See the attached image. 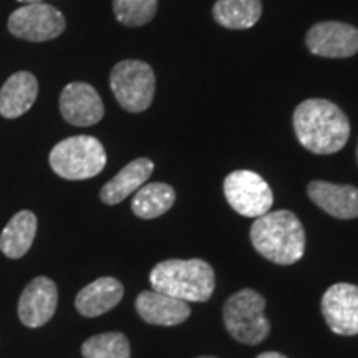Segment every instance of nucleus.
<instances>
[{"instance_id": "9d476101", "label": "nucleus", "mask_w": 358, "mask_h": 358, "mask_svg": "<svg viewBox=\"0 0 358 358\" xmlns=\"http://www.w3.org/2000/svg\"><path fill=\"white\" fill-rule=\"evenodd\" d=\"M322 313L327 325L337 335L358 334V287L340 282L322 297Z\"/></svg>"}, {"instance_id": "423d86ee", "label": "nucleus", "mask_w": 358, "mask_h": 358, "mask_svg": "<svg viewBox=\"0 0 358 358\" xmlns=\"http://www.w3.org/2000/svg\"><path fill=\"white\" fill-rule=\"evenodd\" d=\"M111 92L123 110L141 113L153 103L156 78L150 65L141 60H123L110 73Z\"/></svg>"}, {"instance_id": "5701e85b", "label": "nucleus", "mask_w": 358, "mask_h": 358, "mask_svg": "<svg viewBox=\"0 0 358 358\" xmlns=\"http://www.w3.org/2000/svg\"><path fill=\"white\" fill-rule=\"evenodd\" d=\"M257 358H287V357L282 355L279 352H264Z\"/></svg>"}, {"instance_id": "f3484780", "label": "nucleus", "mask_w": 358, "mask_h": 358, "mask_svg": "<svg viewBox=\"0 0 358 358\" xmlns=\"http://www.w3.org/2000/svg\"><path fill=\"white\" fill-rule=\"evenodd\" d=\"M155 164L148 158H138L128 163L113 179L101 187L100 198L105 204H118L138 191L153 174Z\"/></svg>"}, {"instance_id": "39448f33", "label": "nucleus", "mask_w": 358, "mask_h": 358, "mask_svg": "<svg viewBox=\"0 0 358 358\" xmlns=\"http://www.w3.org/2000/svg\"><path fill=\"white\" fill-rule=\"evenodd\" d=\"M266 299L252 289H243L224 303V325L237 342L257 345L271 332L266 313Z\"/></svg>"}, {"instance_id": "6e6552de", "label": "nucleus", "mask_w": 358, "mask_h": 358, "mask_svg": "<svg viewBox=\"0 0 358 358\" xmlns=\"http://www.w3.org/2000/svg\"><path fill=\"white\" fill-rule=\"evenodd\" d=\"M65 27L64 13L43 2L25 3L8 19V32L27 42H48L60 37Z\"/></svg>"}, {"instance_id": "dca6fc26", "label": "nucleus", "mask_w": 358, "mask_h": 358, "mask_svg": "<svg viewBox=\"0 0 358 358\" xmlns=\"http://www.w3.org/2000/svg\"><path fill=\"white\" fill-rule=\"evenodd\" d=\"M38 95V82L29 71L13 73L0 88V116L19 118L34 106Z\"/></svg>"}, {"instance_id": "ddd939ff", "label": "nucleus", "mask_w": 358, "mask_h": 358, "mask_svg": "<svg viewBox=\"0 0 358 358\" xmlns=\"http://www.w3.org/2000/svg\"><path fill=\"white\" fill-rule=\"evenodd\" d=\"M136 310L148 324L163 327L179 325L191 315L189 303L156 290H145L138 295Z\"/></svg>"}, {"instance_id": "0eeeda50", "label": "nucleus", "mask_w": 358, "mask_h": 358, "mask_svg": "<svg viewBox=\"0 0 358 358\" xmlns=\"http://www.w3.org/2000/svg\"><path fill=\"white\" fill-rule=\"evenodd\" d=\"M224 194L231 208L245 217H261L274 204V194L266 179L249 169L232 171L224 179Z\"/></svg>"}, {"instance_id": "1a4fd4ad", "label": "nucleus", "mask_w": 358, "mask_h": 358, "mask_svg": "<svg viewBox=\"0 0 358 358\" xmlns=\"http://www.w3.org/2000/svg\"><path fill=\"white\" fill-rule=\"evenodd\" d=\"M306 43L317 57L348 58L358 52V29L343 22H320L308 30Z\"/></svg>"}, {"instance_id": "f8f14e48", "label": "nucleus", "mask_w": 358, "mask_h": 358, "mask_svg": "<svg viewBox=\"0 0 358 358\" xmlns=\"http://www.w3.org/2000/svg\"><path fill=\"white\" fill-rule=\"evenodd\" d=\"M58 290L48 277H37L24 289L19 301V319L30 329L47 324L57 310Z\"/></svg>"}, {"instance_id": "a878e982", "label": "nucleus", "mask_w": 358, "mask_h": 358, "mask_svg": "<svg viewBox=\"0 0 358 358\" xmlns=\"http://www.w3.org/2000/svg\"><path fill=\"white\" fill-rule=\"evenodd\" d=\"M357 159H358V146H357Z\"/></svg>"}, {"instance_id": "20e7f679", "label": "nucleus", "mask_w": 358, "mask_h": 358, "mask_svg": "<svg viewBox=\"0 0 358 358\" xmlns=\"http://www.w3.org/2000/svg\"><path fill=\"white\" fill-rule=\"evenodd\" d=\"M48 161L60 178L82 181L103 171L106 166V151L96 138L80 134L53 146Z\"/></svg>"}, {"instance_id": "6ab92c4d", "label": "nucleus", "mask_w": 358, "mask_h": 358, "mask_svg": "<svg viewBox=\"0 0 358 358\" xmlns=\"http://www.w3.org/2000/svg\"><path fill=\"white\" fill-rule=\"evenodd\" d=\"M213 15L224 29L244 30L254 27L262 15L261 0H217Z\"/></svg>"}, {"instance_id": "4468645a", "label": "nucleus", "mask_w": 358, "mask_h": 358, "mask_svg": "<svg viewBox=\"0 0 358 358\" xmlns=\"http://www.w3.org/2000/svg\"><path fill=\"white\" fill-rule=\"evenodd\" d=\"M307 194L322 211L337 219L358 217V189L348 185H334L327 181H312Z\"/></svg>"}, {"instance_id": "aec40b11", "label": "nucleus", "mask_w": 358, "mask_h": 358, "mask_svg": "<svg viewBox=\"0 0 358 358\" xmlns=\"http://www.w3.org/2000/svg\"><path fill=\"white\" fill-rule=\"evenodd\" d=\"M176 201V192L164 182H150L143 185L134 194L131 209L138 217L155 219L163 216L173 208Z\"/></svg>"}, {"instance_id": "7ed1b4c3", "label": "nucleus", "mask_w": 358, "mask_h": 358, "mask_svg": "<svg viewBox=\"0 0 358 358\" xmlns=\"http://www.w3.org/2000/svg\"><path fill=\"white\" fill-rule=\"evenodd\" d=\"M156 292L171 295L185 302H206L216 287L213 267L203 259H169L156 264L150 274Z\"/></svg>"}, {"instance_id": "9b49d317", "label": "nucleus", "mask_w": 358, "mask_h": 358, "mask_svg": "<svg viewBox=\"0 0 358 358\" xmlns=\"http://www.w3.org/2000/svg\"><path fill=\"white\" fill-rule=\"evenodd\" d=\"M60 113L73 127H93L105 115L101 96L92 85L73 82L60 95Z\"/></svg>"}, {"instance_id": "a211bd4d", "label": "nucleus", "mask_w": 358, "mask_h": 358, "mask_svg": "<svg viewBox=\"0 0 358 358\" xmlns=\"http://www.w3.org/2000/svg\"><path fill=\"white\" fill-rule=\"evenodd\" d=\"M37 234V216L20 211L13 216L0 234V250L10 259H20L32 248Z\"/></svg>"}, {"instance_id": "f257e3e1", "label": "nucleus", "mask_w": 358, "mask_h": 358, "mask_svg": "<svg viewBox=\"0 0 358 358\" xmlns=\"http://www.w3.org/2000/svg\"><path fill=\"white\" fill-rule=\"evenodd\" d=\"M294 129L301 145L315 155L337 153L350 138L347 115L324 98H310L295 108Z\"/></svg>"}, {"instance_id": "b1692460", "label": "nucleus", "mask_w": 358, "mask_h": 358, "mask_svg": "<svg viewBox=\"0 0 358 358\" xmlns=\"http://www.w3.org/2000/svg\"><path fill=\"white\" fill-rule=\"evenodd\" d=\"M19 2H24V3H35V2H42V0H19Z\"/></svg>"}, {"instance_id": "393cba45", "label": "nucleus", "mask_w": 358, "mask_h": 358, "mask_svg": "<svg viewBox=\"0 0 358 358\" xmlns=\"http://www.w3.org/2000/svg\"><path fill=\"white\" fill-rule=\"evenodd\" d=\"M199 358H216V357H199Z\"/></svg>"}, {"instance_id": "4be33fe9", "label": "nucleus", "mask_w": 358, "mask_h": 358, "mask_svg": "<svg viewBox=\"0 0 358 358\" xmlns=\"http://www.w3.org/2000/svg\"><path fill=\"white\" fill-rule=\"evenodd\" d=\"M116 20L127 27H141L155 19L158 0H113Z\"/></svg>"}, {"instance_id": "412c9836", "label": "nucleus", "mask_w": 358, "mask_h": 358, "mask_svg": "<svg viewBox=\"0 0 358 358\" xmlns=\"http://www.w3.org/2000/svg\"><path fill=\"white\" fill-rule=\"evenodd\" d=\"M85 358H131L128 338L120 332L93 335L82 345Z\"/></svg>"}, {"instance_id": "2eb2a0df", "label": "nucleus", "mask_w": 358, "mask_h": 358, "mask_svg": "<svg viewBox=\"0 0 358 358\" xmlns=\"http://www.w3.org/2000/svg\"><path fill=\"white\" fill-rule=\"evenodd\" d=\"M124 289L115 277H101L80 290L75 299V307L83 317H100L118 306Z\"/></svg>"}, {"instance_id": "f03ea898", "label": "nucleus", "mask_w": 358, "mask_h": 358, "mask_svg": "<svg viewBox=\"0 0 358 358\" xmlns=\"http://www.w3.org/2000/svg\"><path fill=\"white\" fill-rule=\"evenodd\" d=\"M250 243L267 261L290 266L301 261L306 250V231L294 213L268 211L250 227Z\"/></svg>"}]
</instances>
